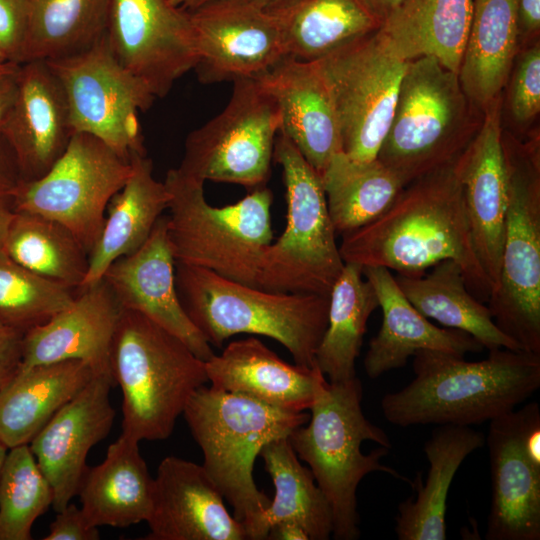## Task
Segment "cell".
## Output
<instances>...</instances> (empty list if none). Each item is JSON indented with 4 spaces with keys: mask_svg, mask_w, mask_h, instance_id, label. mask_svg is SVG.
<instances>
[{
    "mask_svg": "<svg viewBox=\"0 0 540 540\" xmlns=\"http://www.w3.org/2000/svg\"><path fill=\"white\" fill-rule=\"evenodd\" d=\"M183 416L202 450L205 471L232 506L247 539L259 540L260 519L271 500L255 484V460L264 445L289 437L309 415L203 385Z\"/></svg>",
    "mask_w": 540,
    "mask_h": 540,
    "instance_id": "277c9868",
    "label": "cell"
},
{
    "mask_svg": "<svg viewBox=\"0 0 540 540\" xmlns=\"http://www.w3.org/2000/svg\"><path fill=\"white\" fill-rule=\"evenodd\" d=\"M470 17L471 0H402L378 34L405 61L432 56L459 73Z\"/></svg>",
    "mask_w": 540,
    "mask_h": 540,
    "instance_id": "d6a6232c",
    "label": "cell"
},
{
    "mask_svg": "<svg viewBox=\"0 0 540 540\" xmlns=\"http://www.w3.org/2000/svg\"><path fill=\"white\" fill-rule=\"evenodd\" d=\"M110 0H28L24 63L82 51L105 35Z\"/></svg>",
    "mask_w": 540,
    "mask_h": 540,
    "instance_id": "f35d334b",
    "label": "cell"
},
{
    "mask_svg": "<svg viewBox=\"0 0 540 540\" xmlns=\"http://www.w3.org/2000/svg\"><path fill=\"white\" fill-rule=\"evenodd\" d=\"M20 66L12 61L0 64V128L15 99Z\"/></svg>",
    "mask_w": 540,
    "mask_h": 540,
    "instance_id": "c3c4849f",
    "label": "cell"
},
{
    "mask_svg": "<svg viewBox=\"0 0 540 540\" xmlns=\"http://www.w3.org/2000/svg\"><path fill=\"white\" fill-rule=\"evenodd\" d=\"M8 451V448L5 447L1 442H0V469H1V466L3 464V461H4V458L6 456V453Z\"/></svg>",
    "mask_w": 540,
    "mask_h": 540,
    "instance_id": "db71d44e",
    "label": "cell"
},
{
    "mask_svg": "<svg viewBox=\"0 0 540 540\" xmlns=\"http://www.w3.org/2000/svg\"><path fill=\"white\" fill-rule=\"evenodd\" d=\"M45 61L64 90L74 132L95 136L128 160L146 153L137 116L156 97L119 62L106 35L82 51Z\"/></svg>",
    "mask_w": 540,
    "mask_h": 540,
    "instance_id": "4fadbf2b",
    "label": "cell"
},
{
    "mask_svg": "<svg viewBox=\"0 0 540 540\" xmlns=\"http://www.w3.org/2000/svg\"><path fill=\"white\" fill-rule=\"evenodd\" d=\"M146 540H245L244 526L202 465L165 457L154 478Z\"/></svg>",
    "mask_w": 540,
    "mask_h": 540,
    "instance_id": "44dd1931",
    "label": "cell"
},
{
    "mask_svg": "<svg viewBox=\"0 0 540 540\" xmlns=\"http://www.w3.org/2000/svg\"><path fill=\"white\" fill-rule=\"evenodd\" d=\"M113 385L111 375L94 374L29 443L51 484L56 512L77 495L89 451L110 433L115 418L110 400Z\"/></svg>",
    "mask_w": 540,
    "mask_h": 540,
    "instance_id": "ac0fdd59",
    "label": "cell"
},
{
    "mask_svg": "<svg viewBox=\"0 0 540 540\" xmlns=\"http://www.w3.org/2000/svg\"><path fill=\"white\" fill-rule=\"evenodd\" d=\"M225 108L185 140L177 167L203 182L210 180L264 186L271 174L281 115L274 99L256 79L233 82Z\"/></svg>",
    "mask_w": 540,
    "mask_h": 540,
    "instance_id": "7c38bea8",
    "label": "cell"
},
{
    "mask_svg": "<svg viewBox=\"0 0 540 540\" xmlns=\"http://www.w3.org/2000/svg\"><path fill=\"white\" fill-rule=\"evenodd\" d=\"M8 61L3 52L0 50V64Z\"/></svg>",
    "mask_w": 540,
    "mask_h": 540,
    "instance_id": "11a10c76",
    "label": "cell"
},
{
    "mask_svg": "<svg viewBox=\"0 0 540 540\" xmlns=\"http://www.w3.org/2000/svg\"><path fill=\"white\" fill-rule=\"evenodd\" d=\"M130 163V176L106 208L104 225L89 254L87 275L80 289L100 281L115 260L139 249L168 209L170 194L164 182L154 178L152 160L146 153H132Z\"/></svg>",
    "mask_w": 540,
    "mask_h": 540,
    "instance_id": "83f0119b",
    "label": "cell"
},
{
    "mask_svg": "<svg viewBox=\"0 0 540 540\" xmlns=\"http://www.w3.org/2000/svg\"><path fill=\"white\" fill-rule=\"evenodd\" d=\"M320 178L332 225L341 235L378 218L405 187L377 158L355 161L342 151L333 155Z\"/></svg>",
    "mask_w": 540,
    "mask_h": 540,
    "instance_id": "d590c367",
    "label": "cell"
},
{
    "mask_svg": "<svg viewBox=\"0 0 540 540\" xmlns=\"http://www.w3.org/2000/svg\"><path fill=\"white\" fill-rule=\"evenodd\" d=\"M267 539L272 540H309L306 531L294 522H280L273 525Z\"/></svg>",
    "mask_w": 540,
    "mask_h": 540,
    "instance_id": "681fc988",
    "label": "cell"
},
{
    "mask_svg": "<svg viewBox=\"0 0 540 540\" xmlns=\"http://www.w3.org/2000/svg\"><path fill=\"white\" fill-rule=\"evenodd\" d=\"M73 290L17 264L0 250V320L25 333L67 308Z\"/></svg>",
    "mask_w": 540,
    "mask_h": 540,
    "instance_id": "60d3db41",
    "label": "cell"
},
{
    "mask_svg": "<svg viewBox=\"0 0 540 540\" xmlns=\"http://www.w3.org/2000/svg\"><path fill=\"white\" fill-rule=\"evenodd\" d=\"M259 456L272 479L275 494L259 523V540L267 539L269 529L280 522H294L308 534L309 540H327L333 520L328 500L310 469L300 463L289 438L273 440Z\"/></svg>",
    "mask_w": 540,
    "mask_h": 540,
    "instance_id": "e575fe53",
    "label": "cell"
},
{
    "mask_svg": "<svg viewBox=\"0 0 540 540\" xmlns=\"http://www.w3.org/2000/svg\"><path fill=\"white\" fill-rule=\"evenodd\" d=\"M99 528L92 526L81 507L69 503L57 512L45 540H98Z\"/></svg>",
    "mask_w": 540,
    "mask_h": 540,
    "instance_id": "ee69618b",
    "label": "cell"
},
{
    "mask_svg": "<svg viewBox=\"0 0 540 540\" xmlns=\"http://www.w3.org/2000/svg\"><path fill=\"white\" fill-rule=\"evenodd\" d=\"M2 251L27 270L71 290L80 289L89 254L74 233L48 217L14 211Z\"/></svg>",
    "mask_w": 540,
    "mask_h": 540,
    "instance_id": "74e56055",
    "label": "cell"
},
{
    "mask_svg": "<svg viewBox=\"0 0 540 540\" xmlns=\"http://www.w3.org/2000/svg\"><path fill=\"white\" fill-rule=\"evenodd\" d=\"M175 281L186 314L209 344L220 347L240 333L263 335L287 348L295 364L315 366L329 296L268 291L178 262Z\"/></svg>",
    "mask_w": 540,
    "mask_h": 540,
    "instance_id": "5b68a950",
    "label": "cell"
},
{
    "mask_svg": "<svg viewBox=\"0 0 540 540\" xmlns=\"http://www.w3.org/2000/svg\"><path fill=\"white\" fill-rule=\"evenodd\" d=\"M20 180L13 152L0 132V198L10 201V196Z\"/></svg>",
    "mask_w": 540,
    "mask_h": 540,
    "instance_id": "7dc6e473",
    "label": "cell"
},
{
    "mask_svg": "<svg viewBox=\"0 0 540 540\" xmlns=\"http://www.w3.org/2000/svg\"><path fill=\"white\" fill-rule=\"evenodd\" d=\"M213 0H170V2L175 5L176 7H179L183 10L190 11L192 9H195L207 2H210ZM254 1L261 6H263L265 9H270L276 6H279L283 3H286L289 0H251Z\"/></svg>",
    "mask_w": 540,
    "mask_h": 540,
    "instance_id": "f907efd6",
    "label": "cell"
},
{
    "mask_svg": "<svg viewBox=\"0 0 540 540\" xmlns=\"http://www.w3.org/2000/svg\"><path fill=\"white\" fill-rule=\"evenodd\" d=\"M414 379L381 401L387 421L414 425L481 424L515 409L540 387V354L499 348L487 358L420 351L413 356Z\"/></svg>",
    "mask_w": 540,
    "mask_h": 540,
    "instance_id": "7a4b0ae2",
    "label": "cell"
},
{
    "mask_svg": "<svg viewBox=\"0 0 540 540\" xmlns=\"http://www.w3.org/2000/svg\"><path fill=\"white\" fill-rule=\"evenodd\" d=\"M130 173V160L95 136L74 132L46 174L36 180H20L10 205L13 211L36 213L65 225L90 254L103 228L108 203Z\"/></svg>",
    "mask_w": 540,
    "mask_h": 540,
    "instance_id": "8fae6325",
    "label": "cell"
},
{
    "mask_svg": "<svg viewBox=\"0 0 540 540\" xmlns=\"http://www.w3.org/2000/svg\"><path fill=\"white\" fill-rule=\"evenodd\" d=\"M273 158L283 170L287 224L282 235L263 251L258 287L329 296L345 262L320 175L281 133L275 140Z\"/></svg>",
    "mask_w": 540,
    "mask_h": 540,
    "instance_id": "30bf717a",
    "label": "cell"
},
{
    "mask_svg": "<svg viewBox=\"0 0 540 540\" xmlns=\"http://www.w3.org/2000/svg\"><path fill=\"white\" fill-rule=\"evenodd\" d=\"M502 109L510 120L505 129L518 138H524L540 112V40L518 50L507 83Z\"/></svg>",
    "mask_w": 540,
    "mask_h": 540,
    "instance_id": "b9f144b4",
    "label": "cell"
},
{
    "mask_svg": "<svg viewBox=\"0 0 540 540\" xmlns=\"http://www.w3.org/2000/svg\"><path fill=\"white\" fill-rule=\"evenodd\" d=\"M110 368L122 394V434L139 442L167 439L192 394L208 382L205 361L179 337L123 308Z\"/></svg>",
    "mask_w": 540,
    "mask_h": 540,
    "instance_id": "8992f818",
    "label": "cell"
},
{
    "mask_svg": "<svg viewBox=\"0 0 540 540\" xmlns=\"http://www.w3.org/2000/svg\"><path fill=\"white\" fill-rule=\"evenodd\" d=\"M362 266L345 263L329 294L328 324L315 353V365L330 382L356 376L367 322L379 308L371 283Z\"/></svg>",
    "mask_w": 540,
    "mask_h": 540,
    "instance_id": "8d00e7d4",
    "label": "cell"
},
{
    "mask_svg": "<svg viewBox=\"0 0 540 540\" xmlns=\"http://www.w3.org/2000/svg\"><path fill=\"white\" fill-rule=\"evenodd\" d=\"M395 280L410 303L425 317L474 337L490 350L520 346L495 324L488 306L468 289L459 264L443 260L419 276L397 274Z\"/></svg>",
    "mask_w": 540,
    "mask_h": 540,
    "instance_id": "836d02e7",
    "label": "cell"
},
{
    "mask_svg": "<svg viewBox=\"0 0 540 540\" xmlns=\"http://www.w3.org/2000/svg\"><path fill=\"white\" fill-rule=\"evenodd\" d=\"M318 62L333 97L342 152L355 161L376 159L408 61L398 57L377 31Z\"/></svg>",
    "mask_w": 540,
    "mask_h": 540,
    "instance_id": "5bb4252c",
    "label": "cell"
},
{
    "mask_svg": "<svg viewBox=\"0 0 540 540\" xmlns=\"http://www.w3.org/2000/svg\"><path fill=\"white\" fill-rule=\"evenodd\" d=\"M105 35L119 62L156 98L196 64L189 13L170 0H110Z\"/></svg>",
    "mask_w": 540,
    "mask_h": 540,
    "instance_id": "9a60e30c",
    "label": "cell"
},
{
    "mask_svg": "<svg viewBox=\"0 0 540 540\" xmlns=\"http://www.w3.org/2000/svg\"><path fill=\"white\" fill-rule=\"evenodd\" d=\"M79 360L22 369L0 389V442L8 449L28 444L93 377Z\"/></svg>",
    "mask_w": 540,
    "mask_h": 540,
    "instance_id": "f1b7e54d",
    "label": "cell"
},
{
    "mask_svg": "<svg viewBox=\"0 0 540 540\" xmlns=\"http://www.w3.org/2000/svg\"><path fill=\"white\" fill-rule=\"evenodd\" d=\"M203 84L255 79L286 55L271 13L251 0H213L188 11Z\"/></svg>",
    "mask_w": 540,
    "mask_h": 540,
    "instance_id": "2e32d148",
    "label": "cell"
},
{
    "mask_svg": "<svg viewBox=\"0 0 540 540\" xmlns=\"http://www.w3.org/2000/svg\"><path fill=\"white\" fill-rule=\"evenodd\" d=\"M502 94L484 109L477 133L454 161L472 244L492 291L499 281L507 204Z\"/></svg>",
    "mask_w": 540,
    "mask_h": 540,
    "instance_id": "e0dca14e",
    "label": "cell"
},
{
    "mask_svg": "<svg viewBox=\"0 0 540 540\" xmlns=\"http://www.w3.org/2000/svg\"><path fill=\"white\" fill-rule=\"evenodd\" d=\"M205 370L213 388L280 409L303 412L313 402L317 366L288 364L255 337L229 343Z\"/></svg>",
    "mask_w": 540,
    "mask_h": 540,
    "instance_id": "484cf974",
    "label": "cell"
},
{
    "mask_svg": "<svg viewBox=\"0 0 540 540\" xmlns=\"http://www.w3.org/2000/svg\"><path fill=\"white\" fill-rule=\"evenodd\" d=\"M507 204L497 287L488 308L497 327L522 350L540 354V137L503 128Z\"/></svg>",
    "mask_w": 540,
    "mask_h": 540,
    "instance_id": "9c48e42d",
    "label": "cell"
},
{
    "mask_svg": "<svg viewBox=\"0 0 540 540\" xmlns=\"http://www.w3.org/2000/svg\"><path fill=\"white\" fill-rule=\"evenodd\" d=\"M24 333L0 320V389L7 385L22 366Z\"/></svg>",
    "mask_w": 540,
    "mask_h": 540,
    "instance_id": "f6af8a7d",
    "label": "cell"
},
{
    "mask_svg": "<svg viewBox=\"0 0 540 540\" xmlns=\"http://www.w3.org/2000/svg\"><path fill=\"white\" fill-rule=\"evenodd\" d=\"M540 40V0H518L519 49Z\"/></svg>",
    "mask_w": 540,
    "mask_h": 540,
    "instance_id": "bcb514c9",
    "label": "cell"
},
{
    "mask_svg": "<svg viewBox=\"0 0 540 540\" xmlns=\"http://www.w3.org/2000/svg\"><path fill=\"white\" fill-rule=\"evenodd\" d=\"M522 409L489 421L488 447L492 497L485 539H540V467L522 443Z\"/></svg>",
    "mask_w": 540,
    "mask_h": 540,
    "instance_id": "cb8c5ba5",
    "label": "cell"
},
{
    "mask_svg": "<svg viewBox=\"0 0 540 540\" xmlns=\"http://www.w3.org/2000/svg\"><path fill=\"white\" fill-rule=\"evenodd\" d=\"M175 264L168 240L167 216L162 215L145 243L115 260L102 278L123 309L136 311L156 322L206 361L214 352L180 302Z\"/></svg>",
    "mask_w": 540,
    "mask_h": 540,
    "instance_id": "d6986e66",
    "label": "cell"
},
{
    "mask_svg": "<svg viewBox=\"0 0 540 540\" xmlns=\"http://www.w3.org/2000/svg\"><path fill=\"white\" fill-rule=\"evenodd\" d=\"M255 79L279 108V133L289 138L321 175L342 149L333 97L318 60L285 56Z\"/></svg>",
    "mask_w": 540,
    "mask_h": 540,
    "instance_id": "7402d4cb",
    "label": "cell"
},
{
    "mask_svg": "<svg viewBox=\"0 0 540 540\" xmlns=\"http://www.w3.org/2000/svg\"><path fill=\"white\" fill-rule=\"evenodd\" d=\"M122 311L102 278L80 289L73 302L23 336L21 369L66 360L85 362L94 374L111 375L110 352Z\"/></svg>",
    "mask_w": 540,
    "mask_h": 540,
    "instance_id": "603a6c76",
    "label": "cell"
},
{
    "mask_svg": "<svg viewBox=\"0 0 540 540\" xmlns=\"http://www.w3.org/2000/svg\"><path fill=\"white\" fill-rule=\"evenodd\" d=\"M362 272L373 286L382 310L381 327L370 340L364 358L365 372L370 378L404 367L420 351L464 357L484 349L465 332L432 324L410 303L387 268L366 266Z\"/></svg>",
    "mask_w": 540,
    "mask_h": 540,
    "instance_id": "d4e9b609",
    "label": "cell"
},
{
    "mask_svg": "<svg viewBox=\"0 0 540 540\" xmlns=\"http://www.w3.org/2000/svg\"><path fill=\"white\" fill-rule=\"evenodd\" d=\"M23 181L46 174L74 134L64 90L45 60L20 66L17 92L0 128Z\"/></svg>",
    "mask_w": 540,
    "mask_h": 540,
    "instance_id": "ffe728a7",
    "label": "cell"
},
{
    "mask_svg": "<svg viewBox=\"0 0 540 540\" xmlns=\"http://www.w3.org/2000/svg\"><path fill=\"white\" fill-rule=\"evenodd\" d=\"M454 161L411 181L382 215L343 233V261L419 276L443 260H453L470 292L487 302L492 285L472 244Z\"/></svg>",
    "mask_w": 540,
    "mask_h": 540,
    "instance_id": "6da1fadb",
    "label": "cell"
},
{
    "mask_svg": "<svg viewBox=\"0 0 540 540\" xmlns=\"http://www.w3.org/2000/svg\"><path fill=\"white\" fill-rule=\"evenodd\" d=\"M482 119L483 111L464 92L458 73L432 56L410 60L377 159L406 186L454 161Z\"/></svg>",
    "mask_w": 540,
    "mask_h": 540,
    "instance_id": "52a82bcc",
    "label": "cell"
},
{
    "mask_svg": "<svg viewBox=\"0 0 540 540\" xmlns=\"http://www.w3.org/2000/svg\"><path fill=\"white\" fill-rule=\"evenodd\" d=\"M13 213L14 211L10 205V201L0 198V250H2L4 239Z\"/></svg>",
    "mask_w": 540,
    "mask_h": 540,
    "instance_id": "f5cc1de1",
    "label": "cell"
},
{
    "mask_svg": "<svg viewBox=\"0 0 540 540\" xmlns=\"http://www.w3.org/2000/svg\"><path fill=\"white\" fill-rule=\"evenodd\" d=\"M163 182L175 261L258 287L261 257L273 239L272 191L260 186L234 204L215 207L205 198L204 182L178 168L168 170Z\"/></svg>",
    "mask_w": 540,
    "mask_h": 540,
    "instance_id": "ba28073f",
    "label": "cell"
},
{
    "mask_svg": "<svg viewBox=\"0 0 540 540\" xmlns=\"http://www.w3.org/2000/svg\"><path fill=\"white\" fill-rule=\"evenodd\" d=\"M53 490L28 444L8 449L0 469V540H30Z\"/></svg>",
    "mask_w": 540,
    "mask_h": 540,
    "instance_id": "ab89813d",
    "label": "cell"
},
{
    "mask_svg": "<svg viewBox=\"0 0 540 540\" xmlns=\"http://www.w3.org/2000/svg\"><path fill=\"white\" fill-rule=\"evenodd\" d=\"M362 396L357 376L330 382L317 367L311 415L288 437L329 502L332 535L337 540L360 536L356 491L366 475L382 472L412 484L381 462L392 443L384 430L365 417Z\"/></svg>",
    "mask_w": 540,
    "mask_h": 540,
    "instance_id": "3957f363",
    "label": "cell"
},
{
    "mask_svg": "<svg viewBox=\"0 0 540 540\" xmlns=\"http://www.w3.org/2000/svg\"><path fill=\"white\" fill-rule=\"evenodd\" d=\"M153 487L139 441L121 433L104 460L87 467L77 495L92 526L126 528L149 518Z\"/></svg>",
    "mask_w": 540,
    "mask_h": 540,
    "instance_id": "4316f807",
    "label": "cell"
},
{
    "mask_svg": "<svg viewBox=\"0 0 540 540\" xmlns=\"http://www.w3.org/2000/svg\"><path fill=\"white\" fill-rule=\"evenodd\" d=\"M29 17L28 0H0V50L8 61L24 63Z\"/></svg>",
    "mask_w": 540,
    "mask_h": 540,
    "instance_id": "7bdbcfd3",
    "label": "cell"
},
{
    "mask_svg": "<svg viewBox=\"0 0 540 540\" xmlns=\"http://www.w3.org/2000/svg\"><path fill=\"white\" fill-rule=\"evenodd\" d=\"M369 8L383 20L402 2V0H364Z\"/></svg>",
    "mask_w": 540,
    "mask_h": 540,
    "instance_id": "816d5d0a",
    "label": "cell"
},
{
    "mask_svg": "<svg viewBox=\"0 0 540 540\" xmlns=\"http://www.w3.org/2000/svg\"><path fill=\"white\" fill-rule=\"evenodd\" d=\"M287 56L316 61L377 32L381 19L364 0H289L267 9Z\"/></svg>",
    "mask_w": 540,
    "mask_h": 540,
    "instance_id": "1f68e13d",
    "label": "cell"
},
{
    "mask_svg": "<svg viewBox=\"0 0 540 540\" xmlns=\"http://www.w3.org/2000/svg\"><path fill=\"white\" fill-rule=\"evenodd\" d=\"M518 46V0H471L461 86L482 111L507 83Z\"/></svg>",
    "mask_w": 540,
    "mask_h": 540,
    "instance_id": "4dcf8cb0",
    "label": "cell"
},
{
    "mask_svg": "<svg viewBox=\"0 0 540 540\" xmlns=\"http://www.w3.org/2000/svg\"><path fill=\"white\" fill-rule=\"evenodd\" d=\"M485 436L470 426L438 425L424 444L429 470L417 495L399 503L395 532L399 540H445L448 492L466 457L483 447Z\"/></svg>",
    "mask_w": 540,
    "mask_h": 540,
    "instance_id": "f546056e",
    "label": "cell"
}]
</instances>
